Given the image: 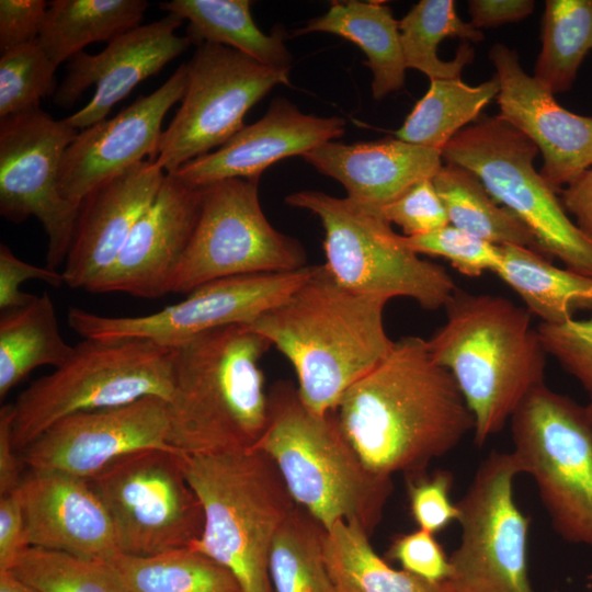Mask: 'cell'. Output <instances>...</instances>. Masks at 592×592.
I'll use <instances>...</instances> for the list:
<instances>
[{"instance_id": "6da1fadb", "label": "cell", "mask_w": 592, "mask_h": 592, "mask_svg": "<svg viewBox=\"0 0 592 592\" xmlns=\"http://www.w3.org/2000/svg\"><path fill=\"white\" fill-rule=\"evenodd\" d=\"M334 413L342 432L372 471L419 475L474 431V417L452 374L426 340L405 337L354 383Z\"/></svg>"}, {"instance_id": "7a4b0ae2", "label": "cell", "mask_w": 592, "mask_h": 592, "mask_svg": "<svg viewBox=\"0 0 592 592\" xmlns=\"http://www.w3.org/2000/svg\"><path fill=\"white\" fill-rule=\"evenodd\" d=\"M387 301L345 288L323 264L316 265L284 301L249 326L289 361L303 403L326 414L392 349L384 325Z\"/></svg>"}, {"instance_id": "3957f363", "label": "cell", "mask_w": 592, "mask_h": 592, "mask_svg": "<svg viewBox=\"0 0 592 592\" xmlns=\"http://www.w3.org/2000/svg\"><path fill=\"white\" fill-rule=\"evenodd\" d=\"M270 348L249 325L212 329L173 346L169 445L189 456L253 448L267 423L259 365Z\"/></svg>"}, {"instance_id": "277c9868", "label": "cell", "mask_w": 592, "mask_h": 592, "mask_svg": "<svg viewBox=\"0 0 592 592\" xmlns=\"http://www.w3.org/2000/svg\"><path fill=\"white\" fill-rule=\"evenodd\" d=\"M445 310V323L426 344L456 382L482 446L545 384L547 353L532 315L502 296L457 288Z\"/></svg>"}, {"instance_id": "5b68a950", "label": "cell", "mask_w": 592, "mask_h": 592, "mask_svg": "<svg viewBox=\"0 0 592 592\" xmlns=\"http://www.w3.org/2000/svg\"><path fill=\"white\" fill-rule=\"evenodd\" d=\"M267 396L266 428L253 448L273 459L295 503L326 531L345 521L371 534L392 492L391 477L367 468L334 411L312 412L289 383L275 384Z\"/></svg>"}, {"instance_id": "8992f818", "label": "cell", "mask_w": 592, "mask_h": 592, "mask_svg": "<svg viewBox=\"0 0 592 592\" xmlns=\"http://www.w3.org/2000/svg\"><path fill=\"white\" fill-rule=\"evenodd\" d=\"M186 478L202 504L204 527L190 548L216 560L243 592H273L267 561L273 538L297 506L273 459L250 448L184 454Z\"/></svg>"}, {"instance_id": "52a82bcc", "label": "cell", "mask_w": 592, "mask_h": 592, "mask_svg": "<svg viewBox=\"0 0 592 592\" xmlns=\"http://www.w3.org/2000/svg\"><path fill=\"white\" fill-rule=\"evenodd\" d=\"M171 390L172 348L147 339H83L66 363L35 380L12 405L14 446L20 453L69 414L147 396L168 401Z\"/></svg>"}, {"instance_id": "ba28073f", "label": "cell", "mask_w": 592, "mask_h": 592, "mask_svg": "<svg viewBox=\"0 0 592 592\" xmlns=\"http://www.w3.org/2000/svg\"><path fill=\"white\" fill-rule=\"evenodd\" d=\"M285 202L319 218L323 265L345 288L388 300L407 297L425 310L445 308L457 291L443 266L421 259L374 209L311 190L292 193Z\"/></svg>"}, {"instance_id": "9c48e42d", "label": "cell", "mask_w": 592, "mask_h": 592, "mask_svg": "<svg viewBox=\"0 0 592 592\" xmlns=\"http://www.w3.org/2000/svg\"><path fill=\"white\" fill-rule=\"evenodd\" d=\"M537 153L534 143L500 115H482L442 149L446 163L475 173L520 218L543 255L592 276V238L569 218L557 191L536 171Z\"/></svg>"}, {"instance_id": "30bf717a", "label": "cell", "mask_w": 592, "mask_h": 592, "mask_svg": "<svg viewBox=\"0 0 592 592\" xmlns=\"http://www.w3.org/2000/svg\"><path fill=\"white\" fill-rule=\"evenodd\" d=\"M512 455L536 483L557 534L592 546V424L587 408L546 384L512 414Z\"/></svg>"}, {"instance_id": "8fae6325", "label": "cell", "mask_w": 592, "mask_h": 592, "mask_svg": "<svg viewBox=\"0 0 592 592\" xmlns=\"http://www.w3.org/2000/svg\"><path fill=\"white\" fill-rule=\"evenodd\" d=\"M260 178H234L202 186L190 242L172 276L170 293H191L208 282L307 266L303 246L276 230L259 200Z\"/></svg>"}, {"instance_id": "7c38bea8", "label": "cell", "mask_w": 592, "mask_h": 592, "mask_svg": "<svg viewBox=\"0 0 592 592\" xmlns=\"http://www.w3.org/2000/svg\"><path fill=\"white\" fill-rule=\"evenodd\" d=\"M183 457L175 449H140L89 479L111 517L119 553L152 556L191 547L200 538L203 509Z\"/></svg>"}, {"instance_id": "4fadbf2b", "label": "cell", "mask_w": 592, "mask_h": 592, "mask_svg": "<svg viewBox=\"0 0 592 592\" xmlns=\"http://www.w3.org/2000/svg\"><path fill=\"white\" fill-rule=\"evenodd\" d=\"M187 67L181 106L162 132L153 161L172 173L225 145L248 111L274 87L289 83L288 68H273L227 46L197 45Z\"/></svg>"}, {"instance_id": "5bb4252c", "label": "cell", "mask_w": 592, "mask_h": 592, "mask_svg": "<svg viewBox=\"0 0 592 592\" xmlns=\"http://www.w3.org/2000/svg\"><path fill=\"white\" fill-rule=\"evenodd\" d=\"M512 453L492 452L458 502L460 540L449 557L451 592H533L528 579L530 519L520 510Z\"/></svg>"}, {"instance_id": "9a60e30c", "label": "cell", "mask_w": 592, "mask_h": 592, "mask_svg": "<svg viewBox=\"0 0 592 592\" xmlns=\"http://www.w3.org/2000/svg\"><path fill=\"white\" fill-rule=\"evenodd\" d=\"M78 133L41 107L0 118V214L14 224L37 218L53 270L65 263L81 206L59 191L61 159Z\"/></svg>"}, {"instance_id": "2e32d148", "label": "cell", "mask_w": 592, "mask_h": 592, "mask_svg": "<svg viewBox=\"0 0 592 592\" xmlns=\"http://www.w3.org/2000/svg\"><path fill=\"white\" fill-rule=\"evenodd\" d=\"M315 266L215 280L189 293L184 300L145 316L109 317L72 307L68 323L83 339H147L173 348L212 329L251 325L284 301Z\"/></svg>"}, {"instance_id": "e0dca14e", "label": "cell", "mask_w": 592, "mask_h": 592, "mask_svg": "<svg viewBox=\"0 0 592 592\" xmlns=\"http://www.w3.org/2000/svg\"><path fill=\"white\" fill-rule=\"evenodd\" d=\"M168 401L147 396L123 406L69 414L52 424L20 455L29 469L90 479L126 454L175 449L168 443Z\"/></svg>"}, {"instance_id": "ac0fdd59", "label": "cell", "mask_w": 592, "mask_h": 592, "mask_svg": "<svg viewBox=\"0 0 592 592\" xmlns=\"http://www.w3.org/2000/svg\"><path fill=\"white\" fill-rule=\"evenodd\" d=\"M187 67L182 64L156 91L140 96L112 118L78 133L64 152L61 196L76 204L101 184L144 160H152L168 111L184 96Z\"/></svg>"}, {"instance_id": "d6986e66", "label": "cell", "mask_w": 592, "mask_h": 592, "mask_svg": "<svg viewBox=\"0 0 592 592\" xmlns=\"http://www.w3.org/2000/svg\"><path fill=\"white\" fill-rule=\"evenodd\" d=\"M183 21L177 14L168 13L114 38L99 54L82 50L73 56L54 94L55 104L73 105L91 86H95V92L84 107L66 121L82 130L105 119L113 106L136 86L183 54L191 42L174 33Z\"/></svg>"}, {"instance_id": "ffe728a7", "label": "cell", "mask_w": 592, "mask_h": 592, "mask_svg": "<svg viewBox=\"0 0 592 592\" xmlns=\"http://www.w3.org/2000/svg\"><path fill=\"white\" fill-rule=\"evenodd\" d=\"M489 59L499 82V115L537 147L543 178L556 191L567 187L592 168V116L562 107L523 70L516 50L498 43L490 48Z\"/></svg>"}, {"instance_id": "44dd1931", "label": "cell", "mask_w": 592, "mask_h": 592, "mask_svg": "<svg viewBox=\"0 0 592 592\" xmlns=\"http://www.w3.org/2000/svg\"><path fill=\"white\" fill-rule=\"evenodd\" d=\"M201 203L202 186L166 173L114 264L89 292H121L150 299L170 293L172 276L197 223Z\"/></svg>"}, {"instance_id": "7402d4cb", "label": "cell", "mask_w": 592, "mask_h": 592, "mask_svg": "<svg viewBox=\"0 0 592 592\" xmlns=\"http://www.w3.org/2000/svg\"><path fill=\"white\" fill-rule=\"evenodd\" d=\"M164 175L147 159L84 197L61 272L67 286L90 291L107 273Z\"/></svg>"}, {"instance_id": "603a6c76", "label": "cell", "mask_w": 592, "mask_h": 592, "mask_svg": "<svg viewBox=\"0 0 592 592\" xmlns=\"http://www.w3.org/2000/svg\"><path fill=\"white\" fill-rule=\"evenodd\" d=\"M18 490L29 546L99 561L118 551L111 517L89 479L30 469Z\"/></svg>"}, {"instance_id": "cb8c5ba5", "label": "cell", "mask_w": 592, "mask_h": 592, "mask_svg": "<svg viewBox=\"0 0 592 592\" xmlns=\"http://www.w3.org/2000/svg\"><path fill=\"white\" fill-rule=\"evenodd\" d=\"M344 130L342 117L305 114L287 99L277 98L259 121L244 125L217 150L186 162L172 174L196 186L234 178H260L273 163L303 157L341 137Z\"/></svg>"}, {"instance_id": "d4e9b609", "label": "cell", "mask_w": 592, "mask_h": 592, "mask_svg": "<svg viewBox=\"0 0 592 592\" xmlns=\"http://www.w3.org/2000/svg\"><path fill=\"white\" fill-rule=\"evenodd\" d=\"M320 173L340 182L351 201L379 208L413 184L433 179L442 151L397 138L354 144L325 143L303 156Z\"/></svg>"}, {"instance_id": "484cf974", "label": "cell", "mask_w": 592, "mask_h": 592, "mask_svg": "<svg viewBox=\"0 0 592 592\" xmlns=\"http://www.w3.org/2000/svg\"><path fill=\"white\" fill-rule=\"evenodd\" d=\"M323 32L357 45L367 57L373 75L372 94L377 101L399 91L405 84L406 64L399 21L391 9L376 1H333L329 10L296 30L294 35Z\"/></svg>"}, {"instance_id": "4316f807", "label": "cell", "mask_w": 592, "mask_h": 592, "mask_svg": "<svg viewBox=\"0 0 592 592\" xmlns=\"http://www.w3.org/2000/svg\"><path fill=\"white\" fill-rule=\"evenodd\" d=\"M399 32L406 67L430 80L460 78L475 55L468 42L485 37L458 16L453 0H421L399 21Z\"/></svg>"}, {"instance_id": "83f0119b", "label": "cell", "mask_w": 592, "mask_h": 592, "mask_svg": "<svg viewBox=\"0 0 592 592\" xmlns=\"http://www.w3.org/2000/svg\"><path fill=\"white\" fill-rule=\"evenodd\" d=\"M496 274L523 300L542 323L561 325L579 310H592V276L561 269L539 252L521 246H501Z\"/></svg>"}, {"instance_id": "f1b7e54d", "label": "cell", "mask_w": 592, "mask_h": 592, "mask_svg": "<svg viewBox=\"0 0 592 592\" xmlns=\"http://www.w3.org/2000/svg\"><path fill=\"white\" fill-rule=\"evenodd\" d=\"M249 0H172L159 5L189 21L186 37L200 45L210 43L234 48L273 67H291L293 56L281 30L271 35L254 23Z\"/></svg>"}, {"instance_id": "f546056e", "label": "cell", "mask_w": 592, "mask_h": 592, "mask_svg": "<svg viewBox=\"0 0 592 592\" xmlns=\"http://www.w3.org/2000/svg\"><path fill=\"white\" fill-rule=\"evenodd\" d=\"M145 0H54L37 41L58 67L91 43L112 42L140 25Z\"/></svg>"}, {"instance_id": "4dcf8cb0", "label": "cell", "mask_w": 592, "mask_h": 592, "mask_svg": "<svg viewBox=\"0 0 592 592\" xmlns=\"http://www.w3.org/2000/svg\"><path fill=\"white\" fill-rule=\"evenodd\" d=\"M75 351L59 329L55 307L47 293L29 305L2 311L0 318V398L34 368L66 363Z\"/></svg>"}, {"instance_id": "1f68e13d", "label": "cell", "mask_w": 592, "mask_h": 592, "mask_svg": "<svg viewBox=\"0 0 592 592\" xmlns=\"http://www.w3.org/2000/svg\"><path fill=\"white\" fill-rule=\"evenodd\" d=\"M102 562L126 592H243L230 570L190 547L143 557L117 551Z\"/></svg>"}, {"instance_id": "d6a6232c", "label": "cell", "mask_w": 592, "mask_h": 592, "mask_svg": "<svg viewBox=\"0 0 592 592\" xmlns=\"http://www.w3.org/2000/svg\"><path fill=\"white\" fill-rule=\"evenodd\" d=\"M323 557L335 592H451L447 582L432 583L389 566L356 523L338 521L326 531Z\"/></svg>"}, {"instance_id": "836d02e7", "label": "cell", "mask_w": 592, "mask_h": 592, "mask_svg": "<svg viewBox=\"0 0 592 592\" xmlns=\"http://www.w3.org/2000/svg\"><path fill=\"white\" fill-rule=\"evenodd\" d=\"M449 225L496 246H521L540 252L530 229L499 204L468 169L443 164L432 179Z\"/></svg>"}, {"instance_id": "e575fe53", "label": "cell", "mask_w": 592, "mask_h": 592, "mask_svg": "<svg viewBox=\"0 0 592 592\" xmlns=\"http://www.w3.org/2000/svg\"><path fill=\"white\" fill-rule=\"evenodd\" d=\"M498 92L496 76L478 86H469L460 78L430 80L428 91L395 132V138L442 151Z\"/></svg>"}, {"instance_id": "d590c367", "label": "cell", "mask_w": 592, "mask_h": 592, "mask_svg": "<svg viewBox=\"0 0 592 592\" xmlns=\"http://www.w3.org/2000/svg\"><path fill=\"white\" fill-rule=\"evenodd\" d=\"M592 49V0H547L534 78L554 95L568 91Z\"/></svg>"}, {"instance_id": "8d00e7d4", "label": "cell", "mask_w": 592, "mask_h": 592, "mask_svg": "<svg viewBox=\"0 0 592 592\" xmlns=\"http://www.w3.org/2000/svg\"><path fill=\"white\" fill-rule=\"evenodd\" d=\"M326 530L296 506L276 532L267 570L273 592H335L323 557Z\"/></svg>"}, {"instance_id": "74e56055", "label": "cell", "mask_w": 592, "mask_h": 592, "mask_svg": "<svg viewBox=\"0 0 592 592\" xmlns=\"http://www.w3.org/2000/svg\"><path fill=\"white\" fill-rule=\"evenodd\" d=\"M39 592H126L102 561L27 547L11 568Z\"/></svg>"}, {"instance_id": "f35d334b", "label": "cell", "mask_w": 592, "mask_h": 592, "mask_svg": "<svg viewBox=\"0 0 592 592\" xmlns=\"http://www.w3.org/2000/svg\"><path fill=\"white\" fill-rule=\"evenodd\" d=\"M57 66L37 38L0 57V118L39 107L41 99L55 94Z\"/></svg>"}, {"instance_id": "ab89813d", "label": "cell", "mask_w": 592, "mask_h": 592, "mask_svg": "<svg viewBox=\"0 0 592 592\" xmlns=\"http://www.w3.org/2000/svg\"><path fill=\"white\" fill-rule=\"evenodd\" d=\"M402 238L415 253L445 258L459 273L470 277L480 276L487 271L496 273L501 264L499 246L452 225L424 235Z\"/></svg>"}, {"instance_id": "60d3db41", "label": "cell", "mask_w": 592, "mask_h": 592, "mask_svg": "<svg viewBox=\"0 0 592 592\" xmlns=\"http://www.w3.org/2000/svg\"><path fill=\"white\" fill-rule=\"evenodd\" d=\"M537 330L547 354L573 376L592 400V317L561 325L539 322Z\"/></svg>"}, {"instance_id": "b9f144b4", "label": "cell", "mask_w": 592, "mask_h": 592, "mask_svg": "<svg viewBox=\"0 0 592 592\" xmlns=\"http://www.w3.org/2000/svg\"><path fill=\"white\" fill-rule=\"evenodd\" d=\"M374 210L390 225L399 226L406 237L424 235L449 225L432 179L413 184L394 201Z\"/></svg>"}, {"instance_id": "7bdbcfd3", "label": "cell", "mask_w": 592, "mask_h": 592, "mask_svg": "<svg viewBox=\"0 0 592 592\" xmlns=\"http://www.w3.org/2000/svg\"><path fill=\"white\" fill-rule=\"evenodd\" d=\"M452 483L453 475L446 470L408 482L410 510L419 528L435 534L457 521L459 510L449 497Z\"/></svg>"}, {"instance_id": "ee69618b", "label": "cell", "mask_w": 592, "mask_h": 592, "mask_svg": "<svg viewBox=\"0 0 592 592\" xmlns=\"http://www.w3.org/2000/svg\"><path fill=\"white\" fill-rule=\"evenodd\" d=\"M388 556L398 561L402 570L432 583L446 582L451 576L449 558L434 534L421 528L398 536Z\"/></svg>"}, {"instance_id": "f6af8a7d", "label": "cell", "mask_w": 592, "mask_h": 592, "mask_svg": "<svg viewBox=\"0 0 592 592\" xmlns=\"http://www.w3.org/2000/svg\"><path fill=\"white\" fill-rule=\"evenodd\" d=\"M27 280H38L53 287H60L64 282L61 272L48 266L41 267L20 260L10 248L0 243V309L7 311L29 305L36 295L19 289Z\"/></svg>"}, {"instance_id": "bcb514c9", "label": "cell", "mask_w": 592, "mask_h": 592, "mask_svg": "<svg viewBox=\"0 0 592 592\" xmlns=\"http://www.w3.org/2000/svg\"><path fill=\"white\" fill-rule=\"evenodd\" d=\"M48 2L44 0L0 1V50L5 53L38 37Z\"/></svg>"}, {"instance_id": "7dc6e473", "label": "cell", "mask_w": 592, "mask_h": 592, "mask_svg": "<svg viewBox=\"0 0 592 592\" xmlns=\"http://www.w3.org/2000/svg\"><path fill=\"white\" fill-rule=\"evenodd\" d=\"M29 546L19 490L0 496V570L11 569Z\"/></svg>"}, {"instance_id": "c3c4849f", "label": "cell", "mask_w": 592, "mask_h": 592, "mask_svg": "<svg viewBox=\"0 0 592 592\" xmlns=\"http://www.w3.org/2000/svg\"><path fill=\"white\" fill-rule=\"evenodd\" d=\"M467 3L470 24L478 30L521 21L535 8L533 0H469Z\"/></svg>"}, {"instance_id": "681fc988", "label": "cell", "mask_w": 592, "mask_h": 592, "mask_svg": "<svg viewBox=\"0 0 592 592\" xmlns=\"http://www.w3.org/2000/svg\"><path fill=\"white\" fill-rule=\"evenodd\" d=\"M12 418V405L3 406L0 410V496L18 490L24 477V464L13 443Z\"/></svg>"}, {"instance_id": "f907efd6", "label": "cell", "mask_w": 592, "mask_h": 592, "mask_svg": "<svg viewBox=\"0 0 592 592\" xmlns=\"http://www.w3.org/2000/svg\"><path fill=\"white\" fill-rule=\"evenodd\" d=\"M562 205L576 225L592 238V168L562 191Z\"/></svg>"}, {"instance_id": "816d5d0a", "label": "cell", "mask_w": 592, "mask_h": 592, "mask_svg": "<svg viewBox=\"0 0 592 592\" xmlns=\"http://www.w3.org/2000/svg\"><path fill=\"white\" fill-rule=\"evenodd\" d=\"M0 592H39L12 569L0 570Z\"/></svg>"}, {"instance_id": "f5cc1de1", "label": "cell", "mask_w": 592, "mask_h": 592, "mask_svg": "<svg viewBox=\"0 0 592 592\" xmlns=\"http://www.w3.org/2000/svg\"><path fill=\"white\" fill-rule=\"evenodd\" d=\"M588 415L590 418L591 424H592V400L585 406Z\"/></svg>"}]
</instances>
